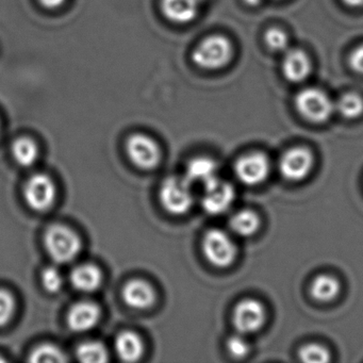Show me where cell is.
Segmentation results:
<instances>
[{"instance_id": "cell-1", "label": "cell", "mask_w": 363, "mask_h": 363, "mask_svg": "<svg viewBox=\"0 0 363 363\" xmlns=\"http://www.w3.org/2000/svg\"><path fill=\"white\" fill-rule=\"evenodd\" d=\"M46 250L52 260L69 263L77 258L82 250V241L75 231L65 225H52L44 237Z\"/></svg>"}, {"instance_id": "cell-2", "label": "cell", "mask_w": 363, "mask_h": 363, "mask_svg": "<svg viewBox=\"0 0 363 363\" xmlns=\"http://www.w3.org/2000/svg\"><path fill=\"white\" fill-rule=\"evenodd\" d=\"M233 56V43L226 37L211 35L195 48L192 59L201 69H218L226 67Z\"/></svg>"}, {"instance_id": "cell-3", "label": "cell", "mask_w": 363, "mask_h": 363, "mask_svg": "<svg viewBox=\"0 0 363 363\" xmlns=\"http://www.w3.org/2000/svg\"><path fill=\"white\" fill-rule=\"evenodd\" d=\"M297 111L309 122H326L335 111V104L330 97L318 88H306L299 91L295 97Z\"/></svg>"}, {"instance_id": "cell-4", "label": "cell", "mask_w": 363, "mask_h": 363, "mask_svg": "<svg viewBox=\"0 0 363 363\" xmlns=\"http://www.w3.org/2000/svg\"><path fill=\"white\" fill-rule=\"evenodd\" d=\"M160 201L169 213L175 216L186 213L194 201L192 184L186 177L167 178L161 186Z\"/></svg>"}, {"instance_id": "cell-5", "label": "cell", "mask_w": 363, "mask_h": 363, "mask_svg": "<svg viewBox=\"0 0 363 363\" xmlns=\"http://www.w3.org/2000/svg\"><path fill=\"white\" fill-rule=\"evenodd\" d=\"M203 250L210 263L218 267L233 264L237 257V245L230 235L220 229H212L203 239Z\"/></svg>"}, {"instance_id": "cell-6", "label": "cell", "mask_w": 363, "mask_h": 363, "mask_svg": "<svg viewBox=\"0 0 363 363\" xmlns=\"http://www.w3.org/2000/svg\"><path fill=\"white\" fill-rule=\"evenodd\" d=\"M27 205L35 211H48L54 206L57 197L55 182L45 174L31 176L23 190Z\"/></svg>"}, {"instance_id": "cell-7", "label": "cell", "mask_w": 363, "mask_h": 363, "mask_svg": "<svg viewBox=\"0 0 363 363\" xmlns=\"http://www.w3.org/2000/svg\"><path fill=\"white\" fill-rule=\"evenodd\" d=\"M126 150L131 162L140 169H154L160 161L159 146L152 138L142 133L127 140Z\"/></svg>"}, {"instance_id": "cell-8", "label": "cell", "mask_w": 363, "mask_h": 363, "mask_svg": "<svg viewBox=\"0 0 363 363\" xmlns=\"http://www.w3.org/2000/svg\"><path fill=\"white\" fill-rule=\"evenodd\" d=\"M267 318L264 307L256 299L240 301L233 312V324L241 335L256 333L263 326Z\"/></svg>"}, {"instance_id": "cell-9", "label": "cell", "mask_w": 363, "mask_h": 363, "mask_svg": "<svg viewBox=\"0 0 363 363\" xmlns=\"http://www.w3.org/2000/svg\"><path fill=\"white\" fill-rule=\"evenodd\" d=\"M203 195L201 203L203 209L210 214H220L226 211L233 199L235 190L228 182H222L218 177L203 186Z\"/></svg>"}, {"instance_id": "cell-10", "label": "cell", "mask_w": 363, "mask_h": 363, "mask_svg": "<svg viewBox=\"0 0 363 363\" xmlns=\"http://www.w3.org/2000/svg\"><path fill=\"white\" fill-rule=\"evenodd\" d=\"M235 174L243 184L256 186L269 176V159L261 152H252L241 157L235 163Z\"/></svg>"}, {"instance_id": "cell-11", "label": "cell", "mask_w": 363, "mask_h": 363, "mask_svg": "<svg viewBox=\"0 0 363 363\" xmlns=\"http://www.w3.org/2000/svg\"><path fill=\"white\" fill-rule=\"evenodd\" d=\"M313 165V156L303 147L292 148L282 156L280 160V172L286 179L299 182L307 177Z\"/></svg>"}, {"instance_id": "cell-12", "label": "cell", "mask_w": 363, "mask_h": 363, "mask_svg": "<svg viewBox=\"0 0 363 363\" xmlns=\"http://www.w3.org/2000/svg\"><path fill=\"white\" fill-rule=\"evenodd\" d=\"M286 79L294 84L305 82L312 71L311 59L301 50H290L284 52L281 65Z\"/></svg>"}, {"instance_id": "cell-13", "label": "cell", "mask_w": 363, "mask_h": 363, "mask_svg": "<svg viewBox=\"0 0 363 363\" xmlns=\"http://www.w3.org/2000/svg\"><path fill=\"white\" fill-rule=\"evenodd\" d=\"M101 309L92 301H79L69 309L67 324L72 330L84 333L94 328L99 322Z\"/></svg>"}, {"instance_id": "cell-14", "label": "cell", "mask_w": 363, "mask_h": 363, "mask_svg": "<svg viewBox=\"0 0 363 363\" xmlns=\"http://www.w3.org/2000/svg\"><path fill=\"white\" fill-rule=\"evenodd\" d=\"M123 299L133 309H147L156 301V292L145 280L133 279L125 284Z\"/></svg>"}, {"instance_id": "cell-15", "label": "cell", "mask_w": 363, "mask_h": 363, "mask_svg": "<svg viewBox=\"0 0 363 363\" xmlns=\"http://www.w3.org/2000/svg\"><path fill=\"white\" fill-rule=\"evenodd\" d=\"M197 0H162L161 9L165 18L178 24L192 22L199 11Z\"/></svg>"}, {"instance_id": "cell-16", "label": "cell", "mask_w": 363, "mask_h": 363, "mask_svg": "<svg viewBox=\"0 0 363 363\" xmlns=\"http://www.w3.org/2000/svg\"><path fill=\"white\" fill-rule=\"evenodd\" d=\"M69 278L74 288L84 293L94 292L103 281L101 269L93 264L78 265L72 271Z\"/></svg>"}, {"instance_id": "cell-17", "label": "cell", "mask_w": 363, "mask_h": 363, "mask_svg": "<svg viewBox=\"0 0 363 363\" xmlns=\"http://www.w3.org/2000/svg\"><path fill=\"white\" fill-rule=\"evenodd\" d=\"M116 350L125 362H135L143 354V342L137 333L123 331L116 337Z\"/></svg>"}, {"instance_id": "cell-18", "label": "cell", "mask_w": 363, "mask_h": 363, "mask_svg": "<svg viewBox=\"0 0 363 363\" xmlns=\"http://www.w3.org/2000/svg\"><path fill=\"white\" fill-rule=\"evenodd\" d=\"M216 171H218V167L213 160L201 157V158L193 159L189 162L186 167V178L192 184L199 182L205 186L216 178Z\"/></svg>"}, {"instance_id": "cell-19", "label": "cell", "mask_w": 363, "mask_h": 363, "mask_svg": "<svg viewBox=\"0 0 363 363\" xmlns=\"http://www.w3.org/2000/svg\"><path fill=\"white\" fill-rule=\"evenodd\" d=\"M231 230L240 237H250L258 231L260 218L250 210H242L229 220Z\"/></svg>"}, {"instance_id": "cell-20", "label": "cell", "mask_w": 363, "mask_h": 363, "mask_svg": "<svg viewBox=\"0 0 363 363\" xmlns=\"http://www.w3.org/2000/svg\"><path fill=\"white\" fill-rule=\"evenodd\" d=\"M310 292L316 301L327 303L333 301L337 296L340 284L333 276L320 275L312 282Z\"/></svg>"}, {"instance_id": "cell-21", "label": "cell", "mask_w": 363, "mask_h": 363, "mask_svg": "<svg viewBox=\"0 0 363 363\" xmlns=\"http://www.w3.org/2000/svg\"><path fill=\"white\" fill-rule=\"evenodd\" d=\"M12 155L18 164L28 167L37 162L39 148L33 140L22 138L14 142L12 146Z\"/></svg>"}, {"instance_id": "cell-22", "label": "cell", "mask_w": 363, "mask_h": 363, "mask_svg": "<svg viewBox=\"0 0 363 363\" xmlns=\"http://www.w3.org/2000/svg\"><path fill=\"white\" fill-rule=\"evenodd\" d=\"M335 109L348 120L359 118L363 113V99L357 93H345L337 99Z\"/></svg>"}, {"instance_id": "cell-23", "label": "cell", "mask_w": 363, "mask_h": 363, "mask_svg": "<svg viewBox=\"0 0 363 363\" xmlns=\"http://www.w3.org/2000/svg\"><path fill=\"white\" fill-rule=\"evenodd\" d=\"M78 360L86 363H103L108 360V352L101 342L88 341L80 344L76 350Z\"/></svg>"}, {"instance_id": "cell-24", "label": "cell", "mask_w": 363, "mask_h": 363, "mask_svg": "<svg viewBox=\"0 0 363 363\" xmlns=\"http://www.w3.org/2000/svg\"><path fill=\"white\" fill-rule=\"evenodd\" d=\"M29 361L35 363H60L67 361L65 352L54 344H42L29 354Z\"/></svg>"}, {"instance_id": "cell-25", "label": "cell", "mask_w": 363, "mask_h": 363, "mask_svg": "<svg viewBox=\"0 0 363 363\" xmlns=\"http://www.w3.org/2000/svg\"><path fill=\"white\" fill-rule=\"evenodd\" d=\"M264 42L272 52H286L290 48V40L286 31L276 27L265 33Z\"/></svg>"}, {"instance_id": "cell-26", "label": "cell", "mask_w": 363, "mask_h": 363, "mask_svg": "<svg viewBox=\"0 0 363 363\" xmlns=\"http://www.w3.org/2000/svg\"><path fill=\"white\" fill-rule=\"evenodd\" d=\"M301 361L307 363H326L330 360V354L327 348L320 344H308L303 346L298 352Z\"/></svg>"}, {"instance_id": "cell-27", "label": "cell", "mask_w": 363, "mask_h": 363, "mask_svg": "<svg viewBox=\"0 0 363 363\" xmlns=\"http://www.w3.org/2000/svg\"><path fill=\"white\" fill-rule=\"evenodd\" d=\"M42 284L50 293H57L62 289L63 276L57 267H48L42 272Z\"/></svg>"}, {"instance_id": "cell-28", "label": "cell", "mask_w": 363, "mask_h": 363, "mask_svg": "<svg viewBox=\"0 0 363 363\" xmlns=\"http://www.w3.org/2000/svg\"><path fill=\"white\" fill-rule=\"evenodd\" d=\"M16 309V301L11 293L0 289V328L11 320Z\"/></svg>"}, {"instance_id": "cell-29", "label": "cell", "mask_w": 363, "mask_h": 363, "mask_svg": "<svg viewBox=\"0 0 363 363\" xmlns=\"http://www.w3.org/2000/svg\"><path fill=\"white\" fill-rule=\"evenodd\" d=\"M227 350L231 356L241 359L250 352V344L242 335H233L227 341Z\"/></svg>"}, {"instance_id": "cell-30", "label": "cell", "mask_w": 363, "mask_h": 363, "mask_svg": "<svg viewBox=\"0 0 363 363\" xmlns=\"http://www.w3.org/2000/svg\"><path fill=\"white\" fill-rule=\"evenodd\" d=\"M348 61H350V65L352 71L363 75V44L352 50Z\"/></svg>"}, {"instance_id": "cell-31", "label": "cell", "mask_w": 363, "mask_h": 363, "mask_svg": "<svg viewBox=\"0 0 363 363\" xmlns=\"http://www.w3.org/2000/svg\"><path fill=\"white\" fill-rule=\"evenodd\" d=\"M67 0H40V3L43 7L48 8V9H56V8L60 7Z\"/></svg>"}, {"instance_id": "cell-32", "label": "cell", "mask_w": 363, "mask_h": 363, "mask_svg": "<svg viewBox=\"0 0 363 363\" xmlns=\"http://www.w3.org/2000/svg\"><path fill=\"white\" fill-rule=\"evenodd\" d=\"M348 7L360 8L363 7V0H342Z\"/></svg>"}, {"instance_id": "cell-33", "label": "cell", "mask_w": 363, "mask_h": 363, "mask_svg": "<svg viewBox=\"0 0 363 363\" xmlns=\"http://www.w3.org/2000/svg\"><path fill=\"white\" fill-rule=\"evenodd\" d=\"M244 3L247 6L256 7V6L260 5V4L262 3V0H244Z\"/></svg>"}, {"instance_id": "cell-34", "label": "cell", "mask_w": 363, "mask_h": 363, "mask_svg": "<svg viewBox=\"0 0 363 363\" xmlns=\"http://www.w3.org/2000/svg\"><path fill=\"white\" fill-rule=\"evenodd\" d=\"M197 1H199V4H201L203 3V0H197Z\"/></svg>"}]
</instances>
